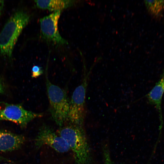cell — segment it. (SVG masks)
Instances as JSON below:
<instances>
[{"instance_id": "9", "label": "cell", "mask_w": 164, "mask_h": 164, "mask_svg": "<svg viewBox=\"0 0 164 164\" xmlns=\"http://www.w3.org/2000/svg\"><path fill=\"white\" fill-rule=\"evenodd\" d=\"M164 93V70L161 78L150 91L146 95L149 104L154 105L158 112L161 127L162 116L161 108L162 100Z\"/></svg>"}, {"instance_id": "16", "label": "cell", "mask_w": 164, "mask_h": 164, "mask_svg": "<svg viewBox=\"0 0 164 164\" xmlns=\"http://www.w3.org/2000/svg\"><path fill=\"white\" fill-rule=\"evenodd\" d=\"M0 160H2V161H7L8 162H10L11 161L9 160L6 159L4 157H2L1 156H0Z\"/></svg>"}, {"instance_id": "4", "label": "cell", "mask_w": 164, "mask_h": 164, "mask_svg": "<svg viewBox=\"0 0 164 164\" xmlns=\"http://www.w3.org/2000/svg\"><path fill=\"white\" fill-rule=\"evenodd\" d=\"M91 71L84 73L81 83L74 91L70 101L68 123L83 126L86 115L85 97Z\"/></svg>"}, {"instance_id": "1", "label": "cell", "mask_w": 164, "mask_h": 164, "mask_svg": "<svg viewBox=\"0 0 164 164\" xmlns=\"http://www.w3.org/2000/svg\"><path fill=\"white\" fill-rule=\"evenodd\" d=\"M58 134L72 151L75 164H91L90 149L83 126L69 123L60 127Z\"/></svg>"}, {"instance_id": "11", "label": "cell", "mask_w": 164, "mask_h": 164, "mask_svg": "<svg viewBox=\"0 0 164 164\" xmlns=\"http://www.w3.org/2000/svg\"><path fill=\"white\" fill-rule=\"evenodd\" d=\"M144 3L152 17L157 20L161 18L164 10V0H145Z\"/></svg>"}, {"instance_id": "10", "label": "cell", "mask_w": 164, "mask_h": 164, "mask_svg": "<svg viewBox=\"0 0 164 164\" xmlns=\"http://www.w3.org/2000/svg\"><path fill=\"white\" fill-rule=\"evenodd\" d=\"M36 7L50 11H61L72 6L75 1L67 0H35Z\"/></svg>"}, {"instance_id": "13", "label": "cell", "mask_w": 164, "mask_h": 164, "mask_svg": "<svg viewBox=\"0 0 164 164\" xmlns=\"http://www.w3.org/2000/svg\"><path fill=\"white\" fill-rule=\"evenodd\" d=\"M104 164H118L114 163L111 161L109 153L108 151L107 148L105 149L104 148Z\"/></svg>"}, {"instance_id": "6", "label": "cell", "mask_w": 164, "mask_h": 164, "mask_svg": "<svg viewBox=\"0 0 164 164\" xmlns=\"http://www.w3.org/2000/svg\"><path fill=\"white\" fill-rule=\"evenodd\" d=\"M35 143L37 148L46 145L60 153L66 152L70 150L65 140L50 127L44 124L39 128L35 139Z\"/></svg>"}, {"instance_id": "5", "label": "cell", "mask_w": 164, "mask_h": 164, "mask_svg": "<svg viewBox=\"0 0 164 164\" xmlns=\"http://www.w3.org/2000/svg\"><path fill=\"white\" fill-rule=\"evenodd\" d=\"M43 116V113L27 110L20 105L0 102V121H10L25 127L34 119Z\"/></svg>"}, {"instance_id": "17", "label": "cell", "mask_w": 164, "mask_h": 164, "mask_svg": "<svg viewBox=\"0 0 164 164\" xmlns=\"http://www.w3.org/2000/svg\"><path fill=\"white\" fill-rule=\"evenodd\" d=\"M12 164L9 163H5V164Z\"/></svg>"}, {"instance_id": "3", "label": "cell", "mask_w": 164, "mask_h": 164, "mask_svg": "<svg viewBox=\"0 0 164 164\" xmlns=\"http://www.w3.org/2000/svg\"><path fill=\"white\" fill-rule=\"evenodd\" d=\"M47 93L50 103V111L53 119L60 127L68 121L70 101L65 90L53 84L46 72Z\"/></svg>"}, {"instance_id": "14", "label": "cell", "mask_w": 164, "mask_h": 164, "mask_svg": "<svg viewBox=\"0 0 164 164\" xmlns=\"http://www.w3.org/2000/svg\"><path fill=\"white\" fill-rule=\"evenodd\" d=\"M4 3L3 1L0 0V17L2 12Z\"/></svg>"}, {"instance_id": "8", "label": "cell", "mask_w": 164, "mask_h": 164, "mask_svg": "<svg viewBox=\"0 0 164 164\" xmlns=\"http://www.w3.org/2000/svg\"><path fill=\"white\" fill-rule=\"evenodd\" d=\"M25 138L22 135L6 131H0V152L16 150L24 144Z\"/></svg>"}, {"instance_id": "2", "label": "cell", "mask_w": 164, "mask_h": 164, "mask_svg": "<svg viewBox=\"0 0 164 164\" xmlns=\"http://www.w3.org/2000/svg\"><path fill=\"white\" fill-rule=\"evenodd\" d=\"M30 18L29 15L22 11L15 12L10 17L0 33V54L11 57L18 37Z\"/></svg>"}, {"instance_id": "12", "label": "cell", "mask_w": 164, "mask_h": 164, "mask_svg": "<svg viewBox=\"0 0 164 164\" xmlns=\"http://www.w3.org/2000/svg\"><path fill=\"white\" fill-rule=\"evenodd\" d=\"M43 73L42 68L38 66L35 65L33 66L32 69V77L33 78H37Z\"/></svg>"}, {"instance_id": "15", "label": "cell", "mask_w": 164, "mask_h": 164, "mask_svg": "<svg viewBox=\"0 0 164 164\" xmlns=\"http://www.w3.org/2000/svg\"><path fill=\"white\" fill-rule=\"evenodd\" d=\"M4 91V88L2 83L0 80V94L2 93Z\"/></svg>"}, {"instance_id": "7", "label": "cell", "mask_w": 164, "mask_h": 164, "mask_svg": "<svg viewBox=\"0 0 164 164\" xmlns=\"http://www.w3.org/2000/svg\"><path fill=\"white\" fill-rule=\"evenodd\" d=\"M61 11L54 12L39 20L41 36L46 40L54 44L63 45L68 44L67 41L60 35L58 23Z\"/></svg>"}]
</instances>
